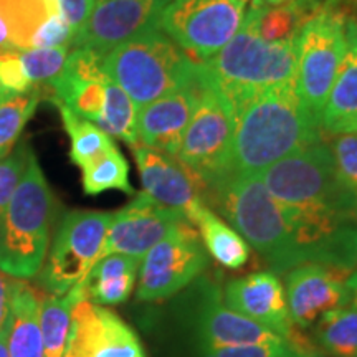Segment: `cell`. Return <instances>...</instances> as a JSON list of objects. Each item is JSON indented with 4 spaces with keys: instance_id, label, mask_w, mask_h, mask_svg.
I'll return each instance as SVG.
<instances>
[{
    "instance_id": "cell-1",
    "label": "cell",
    "mask_w": 357,
    "mask_h": 357,
    "mask_svg": "<svg viewBox=\"0 0 357 357\" xmlns=\"http://www.w3.org/2000/svg\"><path fill=\"white\" fill-rule=\"evenodd\" d=\"M235 111L227 176L261 174L287 155L323 141L321 124L301 105L294 82L265 89Z\"/></svg>"
},
{
    "instance_id": "cell-2",
    "label": "cell",
    "mask_w": 357,
    "mask_h": 357,
    "mask_svg": "<svg viewBox=\"0 0 357 357\" xmlns=\"http://www.w3.org/2000/svg\"><path fill=\"white\" fill-rule=\"evenodd\" d=\"M204 202L255 248L273 273L287 275L300 266L288 218L261 182L260 174L227 176L208 187Z\"/></svg>"
},
{
    "instance_id": "cell-3",
    "label": "cell",
    "mask_w": 357,
    "mask_h": 357,
    "mask_svg": "<svg viewBox=\"0 0 357 357\" xmlns=\"http://www.w3.org/2000/svg\"><path fill=\"white\" fill-rule=\"evenodd\" d=\"M250 2V10L235 37L202 63L235 109L265 89L294 82L296 68V37L281 42L263 38L258 20L266 2Z\"/></svg>"
},
{
    "instance_id": "cell-4",
    "label": "cell",
    "mask_w": 357,
    "mask_h": 357,
    "mask_svg": "<svg viewBox=\"0 0 357 357\" xmlns=\"http://www.w3.org/2000/svg\"><path fill=\"white\" fill-rule=\"evenodd\" d=\"M56 200L30 151L25 171L0 218V270L17 280H32L50 248Z\"/></svg>"
},
{
    "instance_id": "cell-5",
    "label": "cell",
    "mask_w": 357,
    "mask_h": 357,
    "mask_svg": "<svg viewBox=\"0 0 357 357\" xmlns=\"http://www.w3.org/2000/svg\"><path fill=\"white\" fill-rule=\"evenodd\" d=\"M102 71L137 108L184 88L195 77L192 61L166 33L151 30L102 56Z\"/></svg>"
},
{
    "instance_id": "cell-6",
    "label": "cell",
    "mask_w": 357,
    "mask_h": 357,
    "mask_svg": "<svg viewBox=\"0 0 357 357\" xmlns=\"http://www.w3.org/2000/svg\"><path fill=\"white\" fill-rule=\"evenodd\" d=\"M195 82L199 88L197 108L176 158L199 178L205 195L208 187L220 182L229 171L236 111L202 63H197Z\"/></svg>"
},
{
    "instance_id": "cell-7",
    "label": "cell",
    "mask_w": 357,
    "mask_h": 357,
    "mask_svg": "<svg viewBox=\"0 0 357 357\" xmlns=\"http://www.w3.org/2000/svg\"><path fill=\"white\" fill-rule=\"evenodd\" d=\"M347 13L329 2L296 37L294 88L307 113L321 124V113L346 52Z\"/></svg>"
},
{
    "instance_id": "cell-8",
    "label": "cell",
    "mask_w": 357,
    "mask_h": 357,
    "mask_svg": "<svg viewBox=\"0 0 357 357\" xmlns=\"http://www.w3.org/2000/svg\"><path fill=\"white\" fill-rule=\"evenodd\" d=\"M250 0H169L159 30L195 63H204L235 37Z\"/></svg>"
},
{
    "instance_id": "cell-9",
    "label": "cell",
    "mask_w": 357,
    "mask_h": 357,
    "mask_svg": "<svg viewBox=\"0 0 357 357\" xmlns=\"http://www.w3.org/2000/svg\"><path fill=\"white\" fill-rule=\"evenodd\" d=\"M113 213L71 211L58 223L47 258L37 275L43 293L65 294L101 258Z\"/></svg>"
},
{
    "instance_id": "cell-10",
    "label": "cell",
    "mask_w": 357,
    "mask_h": 357,
    "mask_svg": "<svg viewBox=\"0 0 357 357\" xmlns=\"http://www.w3.org/2000/svg\"><path fill=\"white\" fill-rule=\"evenodd\" d=\"M207 265V250L197 229L189 220L177 223L142 257L137 273V300H167L199 278Z\"/></svg>"
},
{
    "instance_id": "cell-11",
    "label": "cell",
    "mask_w": 357,
    "mask_h": 357,
    "mask_svg": "<svg viewBox=\"0 0 357 357\" xmlns=\"http://www.w3.org/2000/svg\"><path fill=\"white\" fill-rule=\"evenodd\" d=\"M169 0H96L91 15L73 37L71 48H88L101 58L119 45L159 29Z\"/></svg>"
},
{
    "instance_id": "cell-12",
    "label": "cell",
    "mask_w": 357,
    "mask_h": 357,
    "mask_svg": "<svg viewBox=\"0 0 357 357\" xmlns=\"http://www.w3.org/2000/svg\"><path fill=\"white\" fill-rule=\"evenodd\" d=\"M223 303L230 310L280 334L288 344L300 349H318L293 324L284 287L271 270L230 280L223 289Z\"/></svg>"
},
{
    "instance_id": "cell-13",
    "label": "cell",
    "mask_w": 357,
    "mask_h": 357,
    "mask_svg": "<svg viewBox=\"0 0 357 357\" xmlns=\"http://www.w3.org/2000/svg\"><path fill=\"white\" fill-rule=\"evenodd\" d=\"M184 220L187 218L181 212L155 202L144 190L137 192L131 202L111 217L101 258L126 255L142 260L155 243Z\"/></svg>"
},
{
    "instance_id": "cell-14",
    "label": "cell",
    "mask_w": 357,
    "mask_h": 357,
    "mask_svg": "<svg viewBox=\"0 0 357 357\" xmlns=\"http://www.w3.org/2000/svg\"><path fill=\"white\" fill-rule=\"evenodd\" d=\"M349 273L336 268L306 263L287 273L289 318L300 331L310 329L326 312L349 305Z\"/></svg>"
},
{
    "instance_id": "cell-15",
    "label": "cell",
    "mask_w": 357,
    "mask_h": 357,
    "mask_svg": "<svg viewBox=\"0 0 357 357\" xmlns=\"http://www.w3.org/2000/svg\"><path fill=\"white\" fill-rule=\"evenodd\" d=\"M132 154L142 189L155 202L181 212L187 220L204 202V185L177 158L136 144Z\"/></svg>"
},
{
    "instance_id": "cell-16",
    "label": "cell",
    "mask_w": 357,
    "mask_h": 357,
    "mask_svg": "<svg viewBox=\"0 0 357 357\" xmlns=\"http://www.w3.org/2000/svg\"><path fill=\"white\" fill-rule=\"evenodd\" d=\"M70 339L84 357H146L131 326L89 300H79L71 310Z\"/></svg>"
},
{
    "instance_id": "cell-17",
    "label": "cell",
    "mask_w": 357,
    "mask_h": 357,
    "mask_svg": "<svg viewBox=\"0 0 357 357\" xmlns=\"http://www.w3.org/2000/svg\"><path fill=\"white\" fill-rule=\"evenodd\" d=\"M197 102L199 88L194 77L187 86L141 106L137 109V144L176 158Z\"/></svg>"
},
{
    "instance_id": "cell-18",
    "label": "cell",
    "mask_w": 357,
    "mask_h": 357,
    "mask_svg": "<svg viewBox=\"0 0 357 357\" xmlns=\"http://www.w3.org/2000/svg\"><path fill=\"white\" fill-rule=\"evenodd\" d=\"M195 319L200 347L247 344H283L284 341L266 326L230 310L217 288L207 289Z\"/></svg>"
},
{
    "instance_id": "cell-19",
    "label": "cell",
    "mask_w": 357,
    "mask_h": 357,
    "mask_svg": "<svg viewBox=\"0 0 357 357\" xmlns=\"http://www.w3.org/2000/svg\"><path fill=\"white\" fill-rule=\"evenodd\" d=\"M357 119V19H346V52L321 113V129L344 134Z\"/></svg>"
},
{
    "instance_id": "cell-20",
    "label": "cell",
    "mask_w": 357,
    "mask_h": 357,
    "mask_svg": "<svg viewBox=\"0 0 357 357\" xmlns=\"http://www.w3.org/2000/svg\"><path fill=\"white\" fill-rule=\"evenodd\" d=\"M141 260L126 255H106L79 281L84 298L100 306L121 305L137 283Z\"/></svg>"
},
{
    "instance_id": "cell-21",
    "label": "cell",
    "mask_w": 357,
    "mask_h": 357,
    "mask_svg": "<svg viewBox=\"0 0 357 357\" xmlns=\"http://www.w3.org/2000/svg\"><path fill=\"white\" fill-rule=\"evenodd\" d=\"M38 306L37 289L26 280H15L7 321L8 357H43Z\"/></svg>"
},
{
    "instance_id": "cell-22",
    "label": "cell",
    "mask_w": 357,
    "mask_h": 357,
    "mask_svg": "<svg viewBox=\"0 0 357 357\" xmlns=\"http://www.w3.org/2000/svg\"><path fill=\"white\" fill-rule=\"evenodd\" d=\"M189 222L197 229L205 250L218 265L229 270H240L247 265L252 252L250 245L207 204L200 205Z\"/></svg>"
},
{
    "instance_id": "cell-23",
    "label": "cell",
    "mask_w": 357,
    "mask_h": 357,
    "mask_svg": "<svg viewBox=\"0 0 357 357\" xmlns=\"http://www.w3.org/2000/svg\"><path fill=\"white\" fill-rule=\"evenodd\" d=\"M79 300H86L79 283L65 294L43 293L40 296L38 323L43 357H65L71 329V310Z\"/></svg>"
},
{
    "instance_id": "cell-24",
    "label": "cell",
    "mask_w": 357,
    "mask_h": 357,
    "mask_svg": "<svg viewBox=\"0 0 357 357\" xmlns=\"http://www.w3.org/2000/svg\"><path fill=\"white\" fill-rule=\"evenodd\" d=\"M314 346L326 357H357V307L333 310L314 326Z\"/></svg>"
},
{
    "instance_id": "cell-25",
    "label": "cell",
    "mask_w": 357,
    "mask_h": 357,
    "mask_svg": "<svg viewBox=\"0 0 357 357\" xmlns=\"http://www.w3.org/2000/svg\"><path fill=\"white\" fill-rule=\"evenodd\" d=\"M60 111L61 123L70 137V159L75 166L83 169L86 164L100 158L102 153L116 146L109 134L88 121L77 113H73L68 106L55 105Z\"/></svg>"
},
{
    "instance_id": "cell-26",
    "label": "cell",
    "mask_w": 357,
    "mask_h": 357,
    "mask_svg": "<svg viewBox=\"0 0 357 357\" xmlns=\"http://www.w3.org/2000/svg\"><path fill=\"white\" fill-rule=\"evenodd\" d=\"M82 184L86 195H98L106 190L136 194L129 182V164L118 146H113L82 169Z\"/></svg>"
},
{
    "instance_id": "cell-27",
    "label": "cell",
    "mask_w": 357,
    "mask_h": 357,
    "mask_svg": "<svg viewBox=\"0 0 357 357\" xmlns=\"http://www.w3.org/2000/svg\"><path fill=\"white\" fill-rule=\"evenodd\" d=\"M137 106L128 93L108 79L105 88V105L95 123L111 137H118L129 146L137 144Z\"/></svg>"
},
{
    "instance_id": "cell-28",
    "label": "cell",
    "mask_w": 357,
    "mask_h": 357,
    "mask_svg": "<svg viewBox=\"0 0 357 357\" xmlns=\"http://www.w3.org/2000/svg\"><path fill=\"white\" fill-rule=\"evenodd\" d=\"M43 91L33 88L25 95H15L0 100V158H6L17 146L25 124L32 118Z\"/></svg>"
},
{
    "instance_id": "cell-29",
    "label": "cell",
    "mask_w": 357,
    "mask_h": 357,
    "mask_svg": "<svg viewBox=\"0 0 357 357\" xmlns=\"http://www.w3.org/2000/svg\"><path fill=\"white\" fill-rule=\"evenodd\" d=\"M71 48H26L20 50V63L32 88H43L60 75Z\"/></svg>"
},
{
    "instance_id": "cell-30",
    "label": "cell",
    "mask_w": 357,
    "mask_h": 357,
    "mask_svg": "<svg viewBox=\"0 0 357 357\" xmlns=\"http://www.w3.org/2000/svg\"><path fill=\"white\" fill-rule=\"evenodd\" d=\"M30 151H32V146L22 141L17 142L10 154H7L6 158H0V218H2L8 202H10L13 190L19 185Z\"/></svg>"
},
{
    "instance_id": "cell-31",
    "label": "cell",
    "mask_w": 357,
    "mask_h": 357,
    "mask_svg": "<svg viewBox=\"0 0 357 357\" xmlns=\"http://www.w3.org/2000/svg\"><path fill=\"white\" fill-rule=\"evenodd\" d=\"M20 63L19 52H0V100L32 91Z\"/></svg>"
},
{
    "instance_id": "cell-32",
    "label": "cell",
    "mask_w": 357,
    "mask_h": 357,
    "mask_svg": "<svg viewBox=\"0 0 357 357\" xmlns=\"http://www.w3.org/2000/svg\"><path fill=\"white\" fill-rule=\"evenodd\" d=\"M328 146L339 176L349 185L357 187V134H333Z\"/></svg>"
},
{
    "instance_id": "cell-33",
    "label": "cell",
    "mask_w": 357,
    "mask_h": 357,
    "mask_svg": "<svg viewBox=\"0 0 357 357\" xmlns=\"http://www.w3.org/2000/svg\"><path fill=\"white\" fill-rule=\"evenodd\" d=\"M71 42H73V30L66 24L61 13L55 12L35 30L30 48H71Z\"/></svg>"
},
{
    "instance_id": "cell-34",
    "label": "cell",
    "mask_w": 357,
    "mask_h": 357,
    "mask_svg": "<svg viewBox=\"0 0 357 357\" xmlns=\"http://www.w3.org/2000/svg\"><path fill=\"white\" fill-rule=\"evenodd\" d=\"M288 342L283 344H247L227 347H202L204 357H278Z\"/></svg>"
},
{
    "instance_id": "cell-35",
    "label": "cell",
    "mask_w": 357,
    "mask_h": 357,
    "mask_svg": "<svg viewBox=\"0 0 357 357\" xmlns=\"http://www.w3.org/2000/svg\"><path fill=\"white\" fill-rule=\"evenodd\" d=\"M95 3L96 0H58V10L73 30V37L86 24Z\"/></svg>"
},
{
    "instance_id": "cell-36",
    "label": "cell",
    "mask_w": 357,
    "mask_h": 357,
    "mask_svg": "<svg viewBox=\"0 0 357 357\" xmlns=\"http://www.w3.org/2000/svg\"><path fill=\"white\" fill-rule=\"evenodd\" d=\"M15 280L17 278H13V276L3 273V271L0 270V331L6 328L8 314H10V303Z\"/></svg>"
},
{
    "instance_id": "cell-37",
    "label": "cell",
    "mask_w": 357,
    "mask_h": 357,
    "mask_svg": "<svg viewBox=\"0 0 357 357\" xmlns=\"http://www.w3.org/2000/svg\"><path fill=\"white\" fill-rule=\"evenodd\" d=\"M278 357H326V356L321 354L318 349H300V347L288 344Z\"/></svg>"
},
{
    "instance_id": "cell-38",
    "label": "cell",
    "mask_w": 357,
    "mask_h": 357,
    "mask_svg": "<svg viewBox=\"0 0 357 357\" xmlns=\"http://www.w3.org/2000/svg\"><path fill=\"white\" fill-rule=\"evenodd\" d=\"M346 284H347V291H349V305L357 307V271L349 275Z\"/></svg>"
},
{
    "instance_id": "cell-39",
    "label": "cell",
    "mask_w": 357,
    "mask_h": 357,
    "mask_svg": "<svg viewBox=\"0 0 357 357\" xmlns=\"http://www.w3.org/2000/svg\"><path fill=\"white\" fill-rule=\"evenodd\" d=\"M65 357H84V354L78 349V346L75 344V342L71 341V339H68V346H66Z\"/></svg>"
},
{
    "instance_id": "cell-40",
    "label": "cell",
    "mask_w": 357,
    "mask_h": 357,
    "mask_svg": "<svg viewBox=\"0 0 357 357\" xmlns=\"http://www.w3.org/2000/svg\"><path fill=\"white\" fill-rule=\"evenodd\" d=\"M0 357H8V349H7V324L6 328L0 331Z\"/></svg>"
},
{
    "instance_id": "cell-41",
    "label": "cell",
    "mask_w": 357,
    "mask_h": 357,
    "mask_svg": "<svg viewBox=\"0 0 357 357\" xmlns=\"http://www.w3.org/2000/svg\"><path fill=\"white\" fill-rule=\"evenodd\" d=\"M344 134H357V119H356V121L354 123H352L351 124V126L349 128H347L346 129V132Z\"/></svg>"
},
{
    "instance_id": "cell-42",
    "label": "cell",
    "mask_w": 357,
    "mask_h": 357,
    "mask_svg": "<svg viewBox=\"0 0 357 357\" xmlns=\"http://www.w3.org/2000/svg\"><path fill=\"white\" fill-rule=\"evenodd\" d=\"M268 6H280V3H284V2H289V0H265Z\"/></svg>"
},
{
    "instance_id": "cell-43",
    "label": "cell",
    "mask_w": 357,
    "mask_h": 357,
    "mask_svg": "<svg viewBox=\"0 0 357 357\" xmlns=\"http://www.w3.org/2000/svg\"><path fill=\"white\" fill-rule=\"evenodd\" d=\"M48 2H52V3H58V0H48Z\"/></svg>"
},
{
    "instance_id": "cell-44",
    "label": "cell",
    "mask_w": 357,
    "mask_h": 357,
    "mask_svg": "<svg viewBox=\"0 0 357 357\" xmlns=\"http://www.w3.org/2000/svg\"><path fill=\"white\" fill-rule=\"evenodd\" d=\"M354 2H356V3H357V0H354Z\"/></svg>"
},
{
    "instance_id": "cell-45",
    "label": "cell",
    "mask_w": 357,
    "mask_h": 357,
    "mask_svg": "<svg viewBox=\"0 0 357 357\" xmlns=\"http://www.w3.org/2000/svg\"><path fill=\"white\" fill-rule=\"evenodd\" d=\"M356 189H357V187H356Z\"/></svg>"
}]
</instances>
